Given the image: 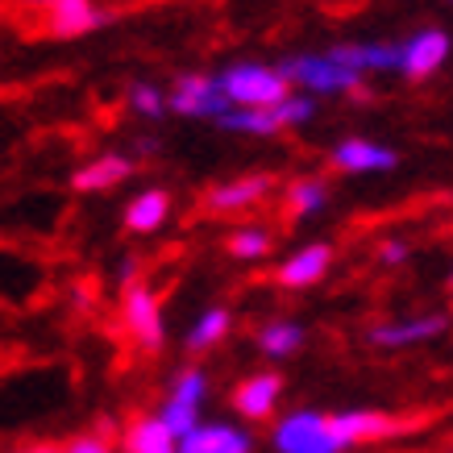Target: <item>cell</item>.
I'll list each match as a JSON object with an SVG mask.
<instances>
[{"mask_svg":"<svg viewBox=\"0 0 453 453\" xmlns=\"http://www.w3.org/2000/svg\"><path fill=\"white\" fill-rule=\"evenodd\" d=\"M279 75L291 83V92H303V96H362L366 92V75L337 67L329 55H308V50L283 58Z\"/></svg>","mask_w":453,"mask_h":453,"instance_id":"6da1fadb","label":"cell"},{"mask_svg":"<svg viewBox=\"0 0 453 453\" xmlns=\"http://www.w3.org/2000/svg\"><path fill=\"white\" fill-rule=\"evenodd\" d=\"M217 83L234 109H275L279 100L291 96V83L279 75V67L254 63V58L229 63V67L217 75Z\"/></svg>","mask_w":453,"mask_h":453,"instance_id":"7a4b0ae2","label":"cell"},{"mask_svg":"<svg viewBox=\"0 0 453 453\" xmlns=\"http://www.w3.org/2000/svg\"><path fill=\"white\" fill-rule=\"evenodd\" d=\"M271 449L275 453H345V445L333 433L329 412L296 408L288 416H275V425H271Z\"/></svg>","mask_w":453,"mask_h":453,"instance_id":"3957f363","label":"cell"},{"mask_svg":"<svg viewBox=\"0 0 453 453\" xmlns=\"http://www.w3.org/2000/svg\"><path fill=\"white\" fill-rule=\"evenodd\" d=\"M121 329L125 337L138 345L142 354H158L166 345V316H163V300L150 283H129L121 288Z\"/></svg>","mask_w":453,"mask_h":453,"instance_id":"277c9868","label":"cell"},{"mask_svg":"<svg viewBox=\"0 0 453 453\" xmlns=\"http://www.w3.org/2000/svg\"><path fill=\"white\" fill-rule=\"evenodd\" d=\"M166 109L175 112V117H192V121H220L234 104L225 100L217 75L183 71V75H175L171 92H166Z\"/></svg>","mask_w":453,"mask_h":453,"instance_id":"5b68a950","label":"cell"},{"mask_svg":"<svg viewBox=\"0 0 453 453\" xmlns=\"http://www.w3.org/2000/svg\"><path fill=\"white\" fill-rule=\"evenodd\" d=\"M204 399H208V374L200 371V366H188V371L175 374V383H171V391H166L163 408H158L154 416H158L175 437H183V433H192V428L200 425Z\"/></svg>","mask_w":453,"mask_h":453,"instance_id":"8992f818","label":"cell"},{"mask_svg":"<svg viewBox=\"0 0 453 453\" xmlns=\"http://www.w3.org/2000/svg\"><path fill=\"white\" fill-rule=\"evenodd\" d=\"M329 420L345 449H354V445H379V441L403 437V433L420 428V420H399V416L379 412V408H345V412H333Z\"/></svg>","mask_w":453,"mask_h":453,"instance_id":"52a82bcc","label":"cell"},{"mask_svg":"<svg viewBox=\"0 0 453 453\" xmlns=\"http://www.w3.org/2000/svg\"><path fill=\"white\" fill-rule=\"evenodd\" d=\"M46 34L58 42H75L88 34H100L104 26L117 21L112 9H104L100 0H46Z\"/></svg>","mask_w":453,"mask_h":453,"instance_id":"ba28073f","label":"cell"},{"mask_svg":"<svg viewBox=\"0 0 453 453\" xmlns=\"http://www.w3.org/2000/svg\"><path fill=\"white\" fill-rule=\"evenodd\" d=\"M449 55H453V38L445 29L437 26L416 29L408 42H399V75L412 83H425L449 63Z\"/></svg>","mask_w":453,"mask_h":453,"instance_id":"9c48e42d","label":"cell"},{"mask_svg":"<svg viewBox=\"0 0 453 453\" xmlns=\"http://www.w3.org/2000/svg\"><path fill=\"white\" fill-rule=\"evenodd\" d=\"M449 333V316L445 312H420V316H403V320H387V325H374L366 333V342L374 349H412V345L437 342Z\"/></svg>","mask_w":453,"mask_h":453,"instance_id":"30bf717a","label":"cell"},{"mask_svg":"<svg viewBox=\"0 0 453 453\" xmlns=\"http://www.w3.org/2000/svg\"><path fill=\"white\" fill-rule=\"evenodd\" d=\"M329 163L345 175H387V171H395L399 166V154L387 146V142H374V138H342L333 142L329 150Z\"/></svg>","mask_w":453,"mask_h":453,"instance_id":"8fae6325","label":"cell"},{"mask_svg":"<svg viewBox=\"0 0 453 453\" xmlns=\"http://www.w3.org/2000/svg\"><path fill=\"white\" fill-rule=\"evenodd\" d=\"M138 171V158L134 154H121V150H104L96 158H88L71 171V192L80 196H104L112 188H121L125 179Z\"/></svg>","mask_w":453,"mask_h":453,"instance_id":"7c38bea8","label":"cell"},{"mask_svg":"<svg viewBox=\"0 0 453 453\" xmlns=\"http://www.w3.org/2000/svg\"><path fill=\"white\" fill-rule=\"evenodd\" d=\"M283 387L288 379L279 371H254L246 374L242 383L234 387V412L250 425H258V420H271L279 412V399H283Z\"/></svg>","mask_w":453,"mask_h":453,"instance_id":"4fadbf2b","label":"cell"},{"mask_svg":"<svg viewBox=\"0 0 453 453\" xmlns=\"http://www.w3.org/2000/svg\"><path fill=\"white\" fill-rule=\"evenodd\" d=\"M333 271V246L329 242H308V246L291 250L288 258L275 266V283L283 291H308Z\"/></svg>","mask_w":453,"mask_h":453,"instance_id":"5bb4252c","label":"cell"},{"mask_svg":"<svg viewBox=\"0 0 453 453\" xmlns=\"http://www.w3.org/2000/svg\"><path fill=\"white\" fill-rule=\"evenodd\" d=\"M325 55L337 67H349L357 75H395L399 71V42H333Z\"/></svg>","mask_w":453,"mask_h":453,"instance_id":"9a60e30c","label":"cell"},{"mask_svg":"<svg viewBox=\"0 0 453 453\" xmlns=\"http://www.w3.org/2000/svg\"><path fill=\"white\" fill-rule=\"evenodd\" d=\"M275 188V179L271 175H237L229 183H217L212 192H208V212H217V217H237V212H250L254 204H262L266 196Z\"/></svg>","mask_w":453,"mask_h":453,"instance_id":"2e32d148","label":"cell"},{"mask_svg":"<svg viewBox=\"0 0 453 453\" xmlns=\"http://www.w3.org/2000/svg\"><path fill=\"white\" fill-rule=\"evenodd\" d=\"M179 453H254V437L242 425L200 420L192 433L179 437Z\"/></svg>","mask_w":453,"mask_h":453,"instance_id":"e0dca14e","label":"cell"},{"mask_svg":"<svg viewBox=\"0 0 453 453\" xmlns=\"http://www.w3.org/2000/svg\"><path fill=\"white\" fill-rule=\"evenodd\" d=\"M171 208H175V200H171V192H166V188H142V192L125 204L121 225L134 237H150V234H158V229H163L166 220H171Z\"/></svg>","mask_w":453,"mask_h":453,"instance_id":"ac0fdd59","label":"cell"},{"mask_svg":"<svg viewBox=\"0 0 453 453\" xmlns=\"http://www.w3.org/2000/svg\"><path fill=\"white\" fill-rule=\"evenodd\" d=\"M117 453H179V437L158 416H134V420L121 428Z\"/></svg>","mask_w":453,"mask_h":453,"instance_id":"d6986e66","label":"cell"},{"mask_svg":"<svg viewBox=\"0 0 453 453\" xmlns=\"http://www.w3.org/2000/svg\"><path fill=\"white\" fill-rule=\"evenodd\" d=\"M258 354L271 357V362H283V357H296L308 342V329H303L300 320H288V316H279V320H266L258 329Z\"/></svg>","mask_w":453,"mask_h":453,"instance_id":"ffe728a7","label":"cell"},{"mask_svg":"<svg viewBox=\"0 0 453 453\" xmlns=\"http://www.w3.org/2000/svg\"><path fill=\"white\" fill-rule=\"evenodd\" d=\"M283 208H288L291 220H312L329 208V183L316 175H300L288 183V196H283Z\"/></svg>","mask_w":453,"mask_h":453,"instance_id":"44dd1931","label":"cell"},{"mask_svg":"<svg viewBox=\"0 0 453 453\" xmlns=\"http://www.w3.org/2000/svg\"><path fill=\"white\" fill-rule=\"evenodd\" d=\"M234 329V312L225 308V303H212L204 312L192 320V329H188V349L192 354H204V349H217L225 337Z\"/></svg>","mask_w":453,"mask_h":453,"instance_id":"7402d4cb","label":"cell"},{"mask_svg":"<svg viewBox=\"0 0 453 453\" xmlns=\"http://www.w3.org/2000/svg\"><path fill=\"white\" fill-rule=\"evenodd\" d=\"M125 109L142 117V121H163L171 112L166 109V88H158L150 80H129L125 83Z\"/></svg>","mask_w":453,"mask_h":453,"instance_id":"603a6c76","label":"cell"},{"mask_svg":"<svg viewBox=\"0 0 453 453\" xmlns=\"http://www.w3.org/2000/svg\"><path fill=\"white\" fill-rule=\"evenodd\" d=\"M217 125L225 134H246V138H275V134H283L271 109H229Z\"/></svg>","mask_w":453,"mask_h":453,"instance_id":"cb8c5ba5","label":"cell"},{"mask_svg":"<svg viewBox=\"0 0 453 453\" xmlns=\"http://www.w3.org/2000/svg\"><path fill=\"white\" fill-rule=\"evenodd\" d=\"M275 246V237L266 234L262 225H237L234 234L225 237V250H229V258L237 262H262Z\"/></svg>","mask_w":453,"mask_h":453,"instance_id":"d4e9b609","label":"cell"},{"mask_svg":"<svg viewBox=\"0 0 453 453\" xmlns=\"http://www.w3.org/2000/svg\"><path fill=\"white\" fill-rule=\"evenodd\" d=\"M275 121L279 129H300V125H308L316 117V96H303V92H291L288 100H279L275 109Z\"/></svg>","mask_w":453,"mask_h":453,"instance_id":"484cf974","label":"cell"},{"mask_svg":"<svg viewBox=\"0 0 453 453\" xmlns=\"http://www.w3.org/2000/svg\"><path fill=\"white\" fill-rule=\"evenodd\" d=\"M63 453H117V445H112L109 433H80V437H71L67 445H63Z\"/></svg>","mask_w":453,"mask_h":453,"instance_id":"4316f807","label":"cell"},{"mask_svg":"<svg viewBox=\"0 0 453 453\" xmlns=\"http://www.w3.org/2000/svg\"><path fill=\"white\" fill-rule=\"evenodd\" d=\"M408 254H412V246L403 237H387L383 246H379V262L383 266H399V262H408Z\"/></svg>","mask_w":453,"mask_h":453,"instance_id":"83f0119b","label":"cell"},{"mask_svg":"<svg viewBox=\"0 0 453 453\" xmlns=\"http://www.w3.org/2000/svg\"><path fill=\"white\" fill-rule=\"evenodd\" d=\"M138 279H142V262L138 258H121V266H117V283L129 288V283H138Z\"/></svg>","mask_w":453,"mask_h":453,"instance_id":"f1b7e54d","label":"cell"},{"mask_svg":"<svg viewBox=\"0 0 453 453\" xmlns=\"http://www.w3.org/2000/svg\"><path fill=\"white\" fill-rule=\"evenodd\" d=\"M9 453H63L58 441H34V445H21V449H9Z\"/></svg>","mask_w":453,"mask_h":453,"instance_id":"f546056e","label":"cell"},{"mask_svg":"<svg viewBox=\"0 0 453 453\" xmlns=\"http://www.w3.org/2000/svg\"><path fill=\"white\" fill-rule=\"evenodd\" d=\"M75 303H80V308H88V303H92V291H88V288H75Z\"/></svg>","mask_w":453,"mask_h":453,"instance_id":"4dcf8cb0","label":"cell"},{"mask_svg":"<svg viewBox=\"0 0 453 453\" xmlns=\"http://www.w3.org/2000/svg\"><path fill=\"white\" fill-rule=\"evenodd\" d=\"M13 4H21V9H46V0H13Z\"/></svg>","mask_w":453,"mask_h":453,"instance_id":"1f68e13d","label":"cell"},{"mask_svg":"<svg viewBox=\"0 0 453 453\" xmlns=\"http://www.w3.org/2000/svg\"><path fill=\"white\" fill-rule=\"evenodd\" d=\"M449 288H453V275H449Z\"/></svg>","mask_w":453,"mask_h":453,"instance_id":"d6a6232c","label":"cell"},{"mask_svg":"<svg viewBox=\"0 0 453 453\" xmlns=\"http://www.w3.org/2000/svg\"><path fill=\"white\" fill-rule=\"evenodd\" d=\"M449 4H453V0H449Z\"/></svg>","mask_w":453,"mask_h":453,"instance_id":"836d02e7","label":"cell"}]
</instances>
